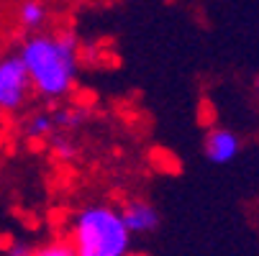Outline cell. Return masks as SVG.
<instances>
[{"label":"cell","instance_id":"6da1fadb","mask_svg":"<svg viewBox=\"0 0 259 256\" xmlns=\"http://www.w3.org/2000/svg\"><path fill=\"white\" fill-rule=\"evenodd\" d=\"M18 57L28 72L33 95L59 105L80 77V39L75 31H39L23 39Z\"/></svg>","mask_w":259,"mask_h":256},{"label":"cell","instance_id":"ba28073f","mask_svg":"<svg viewBox=\"0 0 259 256\" xmlns=\"http://www.w3.org/2000/svg\"><path fill=\"white\" fill-rule=\"evenodd\" d=\"M28 256H75V251L64 241V236H54V238H47L41 243H31Z\"/></svg>","mask_w":259,"mask_h":256},{"label":"cell","instance_id":"8992f818","mask_svg":"<svg viewBox=\"0 0 259 256\" xmlns=\"http://www.w3.org/2000/svg\"><path fill=\"white\" fill-rule=\"evenodd\" d=\"M16 26L21 31H26L28 36L31 33H39V31H47V23H49V3L47 0H21L16 6Z\"/></svg>","mask_w":259,"mask_h":256},{"label":"cell","instance_id":"7a4b0ae2","mask_svg":"<svg viewBox=\"0 0 259 256\" xmlns=\"http://www.w3.org/2000/svg\"><path fill=\"white\" fill-rule=\"evenodd\" d=\"M64 241L75 256H126L134 251V236L118 205L105 200H90L72 210L64 223Z\"/></svg>","mask_w":259,"mask_h":256},{"label":"cell","instance_id":"30bf717a","mask_svg":"<svg viewBox=\"0 0 259 256\" xmlns=\"http://www.w3.org/2000/svg\"><path fill=\"white\" fill-rule=\"evenodd\" d=\"M28 253H31V243L28 241H11L6 246L3 256H28Z\"/></svg>","mask_w":259,"mask_h":256},{"label":"cell","instance_id":"9c48e42d","mask_svg":"<svg viewBox=\"0 0 259 256\" xmlns=\"http://www.w3.org/2000/svg\"><path fill=\"white\" fill-rule=\"evenodd\" d=\"M49 141H52V154H54L57 159L69 162V159H75V157H77V143L72 141V136H67V133H57V136H52Z\"/></svg>","mask_w":259,"mask_h":256},{"label":"cell","instance_id":"7c38bea8","mask_svg":"<svg viewBox=\"0 0 259 256\" xmlns=\"http://www.w3.org/2000/svg\"><path fill=\"white\" fill-rule=\"evenodd\" d=\"M254 90H256V97H259V77H256V82H254Z\"/></svg>","mask_w":259,"mask_h":256},{"label":"cell","instance_id":"277c9868","mask_svg":"<svg viewBox=\"0 0 259 256\" xmlns=\"http://www.w3.org/2000/svg\"><path fill=\"white\" fill-rule=\"evenodd\" d=\"M118 210H121V218L131 236H149L162 223L159 208L146 197H128L118 205Z\"/></svg>","mask_w":259,"mask_h":256},{"label":"cell","instance_id":"8fae6325","mask_svg":"<svg viewBox=\"0 0 259 256\" xmlns=\"http://www.w3.org/2000/svg\"><path fill=\"white\" fill-rule=\"evenodd\" d=\"M126 256H149V253H141V251H131V253H126Z\"/></svg>","mask_w":259,"mask_h":256},{"label":"cell","instance_id":"3957f363","mask_svg":"<svg viewBox=\"0 0 259 256\" xmlns=\"http://www.w3.org/2000/svg\"><path fill=\"white\" fill-rule=\"evenodd\" d=\"M33 100V87L18 52L0 54V116H18Z\"/></svg>","mask_w":259,"mask_h":256},{"label":"cell","instance_id":"52a82bcc","mask_svg":"<svg viewBox=\"0 0 259 256\" xmlns=\"http://www.w3.org/2000/svg\"><path fill=\"white\" fill-rule=\"evenodd\" d=\"M21 133L28 141H47L52 136L59 133L57 121H54V108H44V111H31L28 116H23L21 121Z\"/></svg>","mask_w":259,"mask_h":256},{"label":"cell","instance_id":"5b68a950","mask_svg":"<svg viewBox=\"0 0 259 256\" xmlns=\"http://www.w3.org/2000/svg\"><path fill=\"white\" fill-rule=\"evenodd\" d=\"M203 154L210 164H231L241 154V136L226 126H210L203 136Z\"/></svg>","mask_w":259,"mask_h":256}]
</instances>
